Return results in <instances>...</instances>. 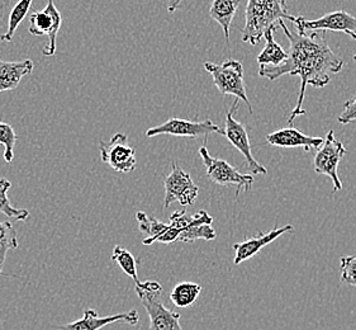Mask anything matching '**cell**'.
<instances>
[{
    "label": "cell",
    "mask_w": 356,
    "mask_h": 330,
    "mask_svg": "<svg viewBox=\"0 0 356 330\" xmlns=\"http://www.w3.org/2000/svg\"><path fill=\"white\" fill-rule=\"evenodd\" d=\"M211 134L225 135V129H222L218 125L212 123L211 120L204 121H188L181 118H170L163 125L146 131V137H156L159 135H170L177 137H189V139H198L207 137Z\"/></svg>",
    "instance_id": "obj_7"
},
{
    "label": "cell",
    "mask_w": 356,
    "mask_h": 330,
    "mask_svg": "<svg viewBox=\"0 0 356 330\" xmlns=\"http://www.w3.org/2000/svg\"><path fill=\"white\" fill-rule=\"evenodd\" d=\"M278 29L279 24H274L270 29H266V32L264 33V37L266 40V46L257 55V63L261 66L264 65L278 66L288 58V52L284 49H282V46L274 40V33Z\"/></svg>",
    "instance_id": "obj_18"
},
{
    "label": "cell",
    "mask_w": 356,
    "mask_h": 330,
    "mask_svg": "<svg viewBox=\"0 0 356 330\" xmlns=\"http://www.w3.org/2000/svg\"><path fill=\"white\" fill-rule=\"evenodd\" d=\"M213 217L207 211H200L192 216V223L186 228L178 237V242L183 243H193L195 240H214L217 234L212 228Z\"/></svg>",
    "instance_id": "obj_17"
},
{
    "label": "cell",
    "mask_w": 356,
    "mask_h": 330,
    "mask_svg": "<svg viewBox=\"0 0 356 330\" xmlns=\"http://www.w3.org/2000/svg\"><path fill=\"white\" fill-rule=\"evenodd\" d=\"M184 0H169V4H168V12L169 13H174L177 9H179V7L181 6V3H183Z\"/></svg>",
    "instance_id": "obj_28"
},
{
    "label": "cell",
    "mask_w": 356,
    "mask_h": 330,
    "mask_svg": "<svg viewBox=\"0 0 356 330\" xmlns=\"http://www.w3.org/2000/svg\"><path fill=\"white\" fill-rule=\"evenodd\" d=\"M204 69L213 77L214 86L222 95H234L237 100H241L249 108L250 113H252V107L245 89L243 66L240 61L228 60L220 65L206 63Z\"/></svg>",
    "instance_id": "obj_4"
},
{
    "label": "cell",
    "mask_w": 356,
    "mask_h": 330,
    "mask_svg": "<svg viewBox=\"0 0 356 330\" xmlns=\"http://www.w3.org/2000/svg\"><path fill=\"white\" fill-rule=\"evenodd\" d=\"M140 320L137 310H129V313L114 314V315L102 316L94 309L84 310V315L76 322L56 327L57 330H99L100 328L113 323H124L136 325Z\"/></svg>",
    "instance_id": "obj_13"
},
{
    "label": "cell",
    "mask_w": 356,
    "mask_h": 330,
    "mask_svg": "<svg viewBox=\"0 0 356 330\" xmlns=\"http://www.w3.org/2000/svg\"><path fill=\"white\" fill-rule=\"evenodd\" d=\"M135 290L150 319L149 330H183L179 323L181 315L168 309L161 302L163 286L159 282H141L140 285H135Z\"/></svg>",
    "instance_id": "obj_3"
},
{
    "label": "cell",
    "mask_w": 356,
    "mask_h": 330,
    "mask_svg": "<svg viewBox=\"0 0 356 330\" xmlns=\"http://www.w3.org/2000/svg\"><path fill=\"white\" fill-rule=\"evenodd\" d=\"M349 36L350 37H353V38H354V40H355V41H356V35H355V33H349ZM354 60H356V54H355V55H354Z\"/></svg>",
    "instance_id": "obj_29"
},
{
    "label": "cell",
    "mask_w": 356,
    "mask_h": 330,
    "mask_svg": "<svg viewBox=\"0 0 356 330\" xmlns=\"http://www.w3.org/2000/svg\"><path fill=\"white\" fill-rule=\"evenodd\" d=\"M279 29H283L286 38L289 40L291 47L288 51V58L278 66H260L259 75L269 80H277L286 74L298 75L300 78V91L298 102L288 118V123L298 116L305 115L303 108L305 94L307 86L314 88H323L331 81V74H337L343 68V61L328 46L327 40L325 38L326 32L312 33H293L284 24V21H279Z\"/></svg>",
    "instance_id": "obj_1"
},
{
    "label": "cell",
    "mask_w": 356,
    "mask_h": 330,
    "mask_svg": "<svg viewBox=\"0 0 356 330\" xmlns=\"http://www.w3.org/2000/svg\"><path fill=\"white\" fill-rule=\"evenodd\" d=\"M346 152L348 151L341 141L336 140L334 131H330L323 140V144L317 149V154L314 159V172L327 175L328 178L332 180L334 192L342 189L341 180L337 174V166Z\"/></svg>",
    "instance_id": "obj_8"
},
{
    "label": "cell",
    "mask_w": 356,
    "mask_h": 330,
    "mask_svg": "<svg viewBox=\"0 0 356 330\" xmlns=\"http://www.w3.org/2000/svg\"><path fill=\"white\" fill-rule=\"evenodd\" d=\"M337 121L342 125H348L353 121H356V95L349 101L345 102L343 109L340 116L337 117Z\"/></svg>",
    "instance_id": "obj_27"
},
{
    "label": "cell",
    "mask_w": 356,
    "mask_h": 330,
    "mask_svg": "<svg viewBox=\"0 0 356 330\" xmlns=\"http://www.w3.org/2000/svg\"><path fill=\"white\" fill-rule=\"evenodd\" d=\"M240 6V0H213L209 8L211 18L220 23L226 40H229V29Z\"/></svg>",
    "instance_id": "obj_19"
},
{
    "label": "cell",
    "mask_w": 356,
    "mask_h": 330,
    "mask_svg": "<svg viewBox=\"0 0 356 330\" xmlns=\"http://www.w3.org/2000/svg\"><path fill=\"white\" fill-rule=\"evenodd\" d=\"M32 3L33 0H19L10 10L9 19H8L7 32L4 35H0L1 42H10L13 40L15 31L19 27L22 22L24 21V18L29 15Z\"/></svg>",
    "instance_id": "obj_21"
},
{
    "label": "cell",
    "mask_w": 356,
    "mask_h": 330,
    "mask_svg": "<svg viewBox=\"0 0 356 330\" xmlns=\"http://www.w3.org/2000/svg\"><path fill=\"white\" fill-rule=\"evenodd\" d=\"M35 68L32 60L23 61H3L0 58V93L13 91L19 86L21 80L29 75Z\"/></svg>",
    "instance_id": "obj_16"
},
{
    "label": "cell",
    "mask_w": 356,
    "mask_h": 330,
    "mask_svg": "<svg viewBox=\"0 0 356 330\" xmlns=\"http://www.w3.org/2000/svg\"><path fill=\"white\" fill-rule=\"evenodd\" d=\"M17 134L9 123L0 121V144L4 146V160L12 163L15 158V145L17 143Z\"/></svg>",
    "instance_id": "obj_25"
},
{
    "label": "cell",
    "mask_w": 356,
    "mask_h": 330,
    "mask_svg": "<svg viewBox=\"0 0 356 330\" xmlns=\"http://www.w3.org/2000/svg\"><path fill=\"white\" fill-rule=\"evenodd\" d=\"M202 292V286L194 282H181L172 288L170 294V301L179 308L184 309L192 306Z\"/></svg>",
    "instance_id": "obj_20"
},
{
    "label": "cell",
    "mask_w": 356,
    "mask_h": 330,
    "mask_svg": "<svg viewBox=\"0 0 356 330\" xmlns=\"http://www.w3.org/2000/svg\"><path fill=\"white\" fill-rule=\"evenodd\" d=\"M17 230L9 221L0 223V274L3 272V267L7 259V253L10 249L18 248Z\"/></svg>",
    "instance_id": "obj_24"
},
{
    "label": "cell",
    "mask_w": 356,
    "mask_h": 330,
    "mask_svg": "<svg viewBox=\"0 0 356 330\" xmlns=\"http://www.w3.org/2000/svg\"><path fill=\"white\" fill-rule=\"evenodd\" d=\"M284 19H294L288 13L286 0H249L245 12L243 42L255 46L263 38L266 29Z\"/></svg>",
    "instance_id": "obj_2"
},
{
    "label": "cell",
    "mask_w": 356,
    "mask_h": 330,
    "mask_svg": "<svg viewBox=\"0 0 356 330\" xmlns=\"http://www.w3.org/2000/svg\"><path fill=\"white\" fill-rule=\"evenodd\" d=\"M112 260L121 268L123 272L134 280L135 285L141 283V281L138 280V274H137V259L132 256L131 251H127L121 245H117V246H114Z\"/></svg>",
    "instance_id": "obj_23"
},
{
    "label": "cell",
    "mask_w": 356,
    "mask_h": 330,
    "mask_svg": "<svg viewBox=\"0 0 356 330\" xmlns=\"http://www.w3.org/2000/svg\"><path fill=\"white\" fill-rule=\"evenodd\" d=\"M293 23L298 33H306L307 31H322V32H345L346 35L355 33L356 18L343 10H337L321 17L314 21H307L303 17H294Z\"/></svg>",
    "instance_id": "obj_12"
},
{
    "label": "cell",
    "mask_w": 356,
    "mask_h": 330,
    "mask_svg": "<svg viewBox=\"0 0 356 330\" xmlns=\"http://www.w3.org/2000/svg\"><path fill=\"white\" fill-rule=\"evenodd\" d=\"M164 187V208H169L174 202H179L183 207L192 206L200 194L192 177L175 163L171 164V173L165 178Z\"/></svg>",
    "instance_id": "obj_9"
},
{
    "label": "cell",
    "mask_w": 356,
    "mask_h": 330,
    "mask_svg": "<svg viewBox=\"0 0 356 330\" xmlns=\"http://www.w3.org/2000/svg\"><path fill=\"white\" fill-rule=\"evenodd\" d=\"M200 155L206 165L207 175L211 182H213L218 186H236V197H238L241 189L246 192H249L251 189V187L254 184L252 174H243L232 165L228 164L226 160L211 157L206 146L200 148Z\"/></svg>",
    "instance_id": "obj_5"
},
{
    "label": "cell",
    "mask_w": 356,
    "mask_h": 330,
    "mask_svg": "<svg viewBox=\"0 0 356 330\" xmlns=\"http://www.w3.org/2000/svg\"><path fill=\"white\" fill-rule=\"evenodd\" d=\"M12 183L7 178H0V214L7 216L9 219H15L17 221H27L29 212L27 210H21L12 206L8 198V191L10 189Z\"/></svg>",
    "instance_id": "obj_22"
},
{
    "label": "cell",
    "mask_w": 356,
    "mask_h": 330,
    "mask_svg": "<svg viewBox=\"0 0 356 330\" xmlns=\"http://www.w3.org/2000/svg\"><path fill=\"white\" fill-rule=\"evenodd\" d=\"M99 152L102 162L109 165L114 172L127 174L136 169V150L127 144L124 134H115L108 143L100 141Z\"/></svg>",
    "instance_id": "obj_10"
},
{
    "label": "cell",
    "mask_w": 356,
    "mask_h": 330,
    "mask_svg": "<svg viewBox=\"0 0 356 330\" xmlns=\"http://www.w3.org/2000/svg\"><path fill=\"white\" fill-rule=\"evenodd\" d=\"M61 24L63 17L54 0H47V6L43 10H29V33L33 36L47 37V45L42 50L44 56L55 55L57 35Z\"/></svg>",
    "instance_id": "obj_6"
},
{
    "label": "cell",
    "mask_w": 356,
    "mask_h": 330,
    "mask_svg": "<svg viewBox=\"0 0 356 330\" xmlns=\"http://www.w3.org/2000/svg\"><path fill=\"white\" fill-rule=\"evenodd\" d=\"M237 108H238V100L236 98L232 107L229 108L227 116H226L225 136L227 137L228 141L243 154V158L246 159L250 172L252 174H264L265 175L268 173L266 168L260 163H257L251 152V144H250L249 134L246 131V127L235 118Z\"/></svg>",
    "instance_id": "obj_11"
},
{
    "label": "cell",
    "mask_w": 356,
    "mask_h": 330,
    "mask_svg": "<svg viewBox=\"0 0 356 330\" xmlns=\"http://www.w3.org/2000/svg\"><path fill=\"white\" fill-rule=\"evenodd\" d=\"M341 282L351 286H356V257H342L341 258Z\"/></svg>",
    "instance_id": "obj_26"
},
{
    "label": "cell",
    "mask_w": 356,
    "mask_h": 330,
    "mask_svg": "<svg viewBox=\"0 0 356 330\" xmlns=\"http://www.w3.org/2000/svg\"><path fill=\"white\" fill-rule=\"evenodd\" d=\"M293 231H294V228L292 225H285L283 228L275 226L274 229L269 231V233H266V234L260 233L257 237L248 239L243 243H236V244H234V249H235L234 263L236 266L241 265L245 260H249L250 258L255 257L257 253L263 249L264 246L275 242L279 237L284 235L285 233H293Z\"/></svg>",
    "instance_id": "obj_14"
},
{
    "label": "cell",
    "mask_w": 356,
    "mask_h": 330,
    "mask_svg": "<svg viewBox=\"0 0 356 330\" xmlns=\"http://www.w3.org/2000/svg\"><path fill=\"white\" fill-rule=\"evenodd\" d=\"M266 141L274 146L279 148H297L300 146L305 150L318 149L323 144V139L321 137L307 136L300 132L298 129L288 127L275 131L273 134L266 135Z\"/></svg>",
    "instance_id": "obj_15"
}]
</instances>
